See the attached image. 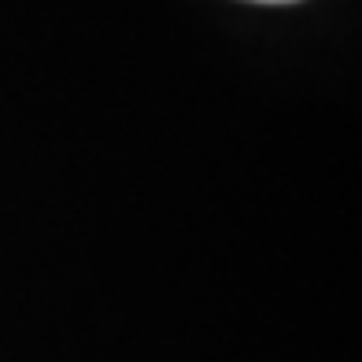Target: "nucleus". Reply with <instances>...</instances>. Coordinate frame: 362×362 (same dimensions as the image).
Here are the masks:
<instances>
[{"label":"nucleus","mask_w":362,"mask_h":362,"mask_svg":"<svg viewBox=\"0 0 362 362\" xmlns=\"http://www.w3.org/2000/svg\"><path fill=\"white\" fill-rule=\"evenodd\" d=\"M259 4H288V0H259Z\"/></svg>","instance_id":"obj_1"}]
</instances>
